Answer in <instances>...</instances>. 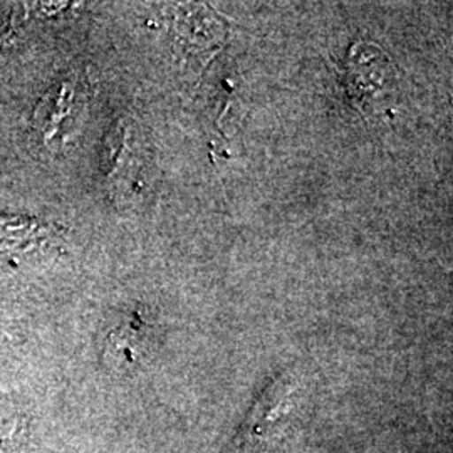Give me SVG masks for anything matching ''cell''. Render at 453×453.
Returning a JSON list of instances; mask_svg holds the SVG:
<instances>
[{
  "mask_svg": "<svg viewBox=\"0 0 453 453\" xmlns=\"http://www.w3.org/2000/svg\"><path fill=\"white\" fill-rule=\"evenodd\" d=\"M292 385L288 376H280L260 395L247 421L243 423L239 440L243 447L264 441L273 435L279 421L286 420L291 413Z\"/></svg>",
  "mask_w": 453,
  "mask_h": 453,
  "instance_id": "1",
  "label": "cell"
}]
</instances>
